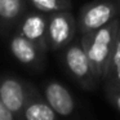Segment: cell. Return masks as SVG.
<instances>
[{
  "label": "cell",
  "mask_w": 120,
  "mask_h": 120,
  "mask_svg": "<svg viewBox=\"0 0 120 120\" xmlns=\"http://www.w3.org/2000/svg\"><path fill=\"white\" fill-rule=\"evenodd\" d=\"M0 120H16L14 114L4 105L1 98H0Z\"/></svg>",
  "instance_id": "14"
},
{
  "label": "cell",
  "mask_w": 120,
  "mask_h": 120,
  "mask_svg": "<svg viewBox=\"0 0 120 120\" xmlns=\"http://www.w3.org/2000/svg\"><path fill=\"white\" fill-rule=\"evenodd\" d=\"M29 8L27 0H0V35L9 36Z\"/></svg>",
  "instance_id": "10"
},
{
  "label": "cell",
  "mask_w": 120,
  "mask_h": 120,
  "mask_svg": "<svg viewBox=\"0 0 120 120\" xmlns=\"http://www.w3.org/2000/svg\"><path fill=\"white\" fill-rule=\"evenodd\" d=\"M61 61L65 71L78 85L85 90H93L98 84L92 63L81 43L80 35L61 50Z\"/></svg>",
  "instance_id": "2"
},
{
  "label": "cell",
  "mask_w": 120,
  "mask_h": 120,
  "mask_svg": "<svg viewBox=\"0 0 120 120\" xmlns=\"http://www.w3.org/2000/svg\"><path fill=\"white\" fill-rule=\"evenodd\" d=\"M120 14V0H93L81 7L76 17L78 34L96 31Z\"/></svg>",
  "instance_id": "3"
},
{
  "label": "cell",
  "mask_w": 120,
  "mask_h": 120,
  "mask_svg": "<svg viewBox=\"0 0 120 120\" xmlns=\"http://www.w3.org/2000/svg\"><path fill=\"white\" fill-rule=\"evenodd\" d=\"M58 114L50 107L45 99L41 89H38L34 84L30 85V92L27 101L22 111V120H54Z\"/></svg>",
  "instance_id": "9"
},
{
  "label": "cell",
  "mask_w": 120,
  "mask_h": 120,
  "mask_svg": "<svg viewBox=\"0 0 120 120\" xmlns=\"http://www.w3.org/2000/svg\"><path fill=\"white\" fill-rule=\"evenodd\" d=\"M47 29H48V14L38 12L32 8H29L22 18L19 19L17 29L23 36L29 40L38 44L43 50L48 53L49 45H48L47 38Z\"/></svg>",
  "instance_id": "8"
},
{
  "label": "cell",
  "mask_w": 120,
  "mask_h": 120,
  "mask_svg": "<svg viewBox=\"0 0 120 120\" xmlns=\"http://www.w3.org/2000/svg\"><path fill=\"white\" fill-rule=\"evenodd\" d=\"M107 101L110 102L112 107L120 112V89L119 88H111V89H105Z\"/></svg>",
  "instance_id": "13"
},
{
  "label": "cell",
  "mask_w": 120,
  "mask_h": 120,
  "mask_svg": "<svg viewBox=\"0 0 120 120\" xmlns=\"http://www.w3.org/2000/svg\"><path fill=\"white\" fill-rule=\"evenodd\" d=\"M119 25L120 16L114 18L111 22H109L107 25L102 26L101 29L96 30V31L80 35L81 43H83L84 49L89 57L94 76L97 78L98 83H102L107 66L111 60Z\"/></svg>",
  "instance_id": "1"
},
{
  "label": "cell",
  "mask_w": 120,
  "mask_h": 120,
  "mask_svg": "<svg viewBox=\"0 0 120 120\" xmlns=\"http://www.w3.org/2000/svg\"><path fill=\"white\" fill-rule=\"evenodd\" d=\"M31 83L12 74H0V98L14 114L16 119H21L25 103L27 101Z\"/></svg>",
  "instance_id": "6"
},
{
  "label": "cell",
  "mask_w": 120,
  "mask_h": 120,
  "mask_svg": "<svg viewBox=\"0 0 120 120\" xmlns=\"http://www.w3.org/2000/svg\"><path fill=\"white\" fill-rule=\"evenodd\" d=\"M119 16H120V14H119Z\"/></svg>",
  "instance_id": "15"
},
{
  "label": "cell",
  "mask_w": 120,
  "mask_h": 120,
  "mask_svg": "<svg viewBox=\"0 0 120 120\" xmlns=\"http://www.w3.org/2000/svg\"><path fill=\"white\" fill-rule=\"evenodd\" d=\"M8 38L9 52L17 62L30 70H43L47 57L45 50H43L39 45L29 40L26 36H23L18 30H14Z\"/></svg>",
  "instance_id": "5"
},
{
  "label": "cell",
  "mask_w": 120,
  "mask_h": 120,
  "mask_svg": "<svg viewBox=\"0 0 120 120\" xmlns=\"http://www.w3.org/2000/svg\"><path fill=\"white\" fill-rule=\"evenodd\" d=\"M103 88L111 89V88H119L120 89V25L117 30L116 40H115L114 50L111 54V60L107 66L106 74L103 76Z\"/></svg>",
  "instance_id": "11"
},
{
  "label": "cell",
  "mask_w": 120,
  "mask_h": 120,
  "mask_svg": "<svg viewBox=\"0 0 120 120\" xmlns=\"http://www.w3.org/2000/svg\"><path fill=\"white\" fill-rule=\"evenodd\" d=\"M78 36L76 17L71 11H61L48 14L47 38L49 49L61 52Z\"/></svg>",
  "instance_id": "4"
},
{
  "label": "cell",
  "mask_w": 120,
  "mask_h": 120,
  "mask_svg": "<svg viewBox=\"0 0 120 120\" xmlns=\"http://www.w3.org/2000/svg\"><path fill=\"white\" fill-rule=\"evenodd\" d=\"M41 92L45 99L58 116L70 117L76 112V101L72 93L56 79H48L43 83Z\"/></svg>",
  "instance_id": "7"
},
{
  "label": "cell",
  "mask_w": 120,
  "mask_h": 120,
  "mask_svg": "<svg viewBox=\"0 0 120 120\" xmlns=\"http://www.w3.org/2000/svg\"><path fill=\"white\" fill-rule=\"evenodd\" d=\"M27 1L30 8L45 14L61 11H71L72 8L71 0H27Z\"/></svg>",
  "instance_id": "12"
}]
</instances>
